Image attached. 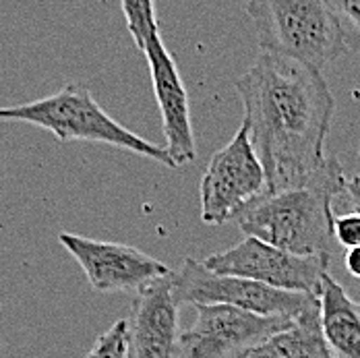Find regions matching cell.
<instances>
[{"label": "cell", "instance_id": "14", "mask_svg": "<svg viewBox=\"0 0 360 358\" xmlns=\"http://www.w3.org/2000/svg\"><path fill=\"white\" fill-rule=\"evenodd\" d=\"M85 358H131L129 350V321L118 319L104 331Z\"/></svg>", "mask_w": 360, "mask_h": 358}, {"label": "cell", "instance_id": "17", "mask_svg": "<svg viewBox=\"0 0 360 358\" xmlns=\"http://www.w3.org/2000/svg\"><path fill=\"white\" fill-rule=\"evenodd\" d=\"M348 197H350V205L354 210V214H360V174H356L354 179L348 180L346 184Z\"/></svg>", "mask_w": 360, "mask_h": 358}, {"label": "cell", "instance_id": "4", "mask_svg": "<svg viewBox=\"0 0 360 358\" xmlns=\"http://www.w3.org/2000/svg\"><path fill=\"white\" fill-rule=\"evenodd\" d=\"M0 120L39 127L52 133L60 143H106L174 168L166 147L151 143L116 122L83 83H67L60 91L30 104L0 108Z\"/></svg>", "mask_w": 360, "mask_h": 358}, {"label": "cell", "instance_id": "19", "mask_svg": "<svg viewBox=\"0 0 360 358\" xmlns=\"http://www.w3.org/2000/svg\"><path fill=\"white\" fill-rule=\"evenodd\" d=\"M359 162H360V149H359Z\"/></svg>", "mask_w": 360, "mask_h": 358}, {"label": "cell", "instance_id": "5", "mask_svg": "<svg viewBox=\"0 0 360 358\" xmlns=\"http://www.w3.org/2000/svg\"><path fill=\"white\" fill-rule=\"evenodd\" d=\"M122 13L127 19L129 34L133 36L149 65L153 94L162 112V127L166 137L164 147L174 168L195 162L197 143L191 122L188 94L184 89L179 67L160 36L155 6L149 0H124Z\"/></svg>", "mask_w": 360, "mask_h": 358}, {"label": "cell", "instance_id": "10", "mask_svg": "<svg viewBox=\"0 0 360 358\" xmlns=\"http://www.w3.org/2000/svg\"><path fill=\"white\" fill-rule=\"evenodd\" d=\"M58 241L81 265L87 282L98 292H139L153 280L172 274L166 263L135 247L94 241L72 232H60Z\"/></svg>", "mask_w": 360, "mask_h": 358}, {"label": "cell", "instance_id": "1", "mask_svg": "<svg viewBox=\"0 0 360 358\" xmlns=\"http://www.w3.org/2000/svg\"><path fill=\"white\" fill-rule=\"evenodd\" d=\"M236 91L265 170L267 193L317 179L331 160L325 155V141L335 112L321 71L261 52L236 81Z\"/></svg>", "mask_w": 360, "mask_h": 358}, {"label": "cell", "instance_id": "16", "mask_svg": "<svg viewBox=\"0 0 360 358\" xmlns=\"http://www.w3.org/2000/svg\"><path fill=\"white\" fill-rule=\"evenodd\" d=\"M331 6L360 30V0H331Z\"/></svg>", "mask_w": 360, "mask_h": 358}, {"label": "cell", "instance_id": "6", "mask_svg": "<svg viewBox=\"0 0 360 358\" xmlns=\"http://www.w3.org/2000/svg\"><path fill=\"white\" fill-rule=\"evenodd\" d=\"M172 286L180 305H224L261 317L282 319L300 317L319 300L313 294L282 292L245 278L219 276L191 257L180 263L179 269H172Z\"/></svg>", "mask_w": 360, "mask_h": 358}, {"label": "cell", "instance_id": "3", "mask_svg": "<svg viewBox=\"0 0 360 358\" xmlns=\"http://www.w3.org/2000/svg\"><path fill=\"white\" fill-rule=\"evenodd\" d=\"M245 11L255 23L261 52H271L315 71L338 60L348 34L331 2L252 0Z\"/></svg>", "mask_w": 360, "mask_h": 358}, {"label": "cell", "instance_id": "11", "mask_svg": "<svg viewBox=\"0 0 360 358\" xmlns=\"http://www.w3.org/2000/svg\"><path fill=\"white\" fill-rule=\"evenodd\" d=\"M180 302L172 274L141 288L131 305L129 350L131 358H174L179 346Z\"/></svg>", "mask_w": 360, "mask_h": 358}, {"label": "cell", "instance_id": "8", "mask_svg": "<svg viewBox=\"0 0 360 358\" xmlns=\"http://www.w3.org/2000/svg\"><path fill=\"white\" fill-rule=\"evenodd\" d=\"M203 263L219 276L245 278L282 292L319 296L329 259L292 255L247 236L228 251L210 255Z\"/></svg>", "mask_w": 360, "mask_h": 358}, {"label": "cell", "instance_id": "13", "mask_svg": "<svg viewBox=\"0 0 360 358\" xmlns=\"http://www.w3.org/2000/svg\"><path fill=\"white\" fill-rule=\"evenodd\" d=\"M245 358H335L321 329V305H313L288 327L269 335Z\"/></svg>", "mask_w": 360, "mask_h": 358}, {"label": "cell", "instance_id": "12", "mask_svg": "<svg viewBox=\"0 0 360 358\" xmlns=\"http://www.w3.org/2000/svg\"><path fill=\"white\" fill-rule=\"evenodd\" d=\"M321 329L335 358H360V300L352 298L329 274L323 276Z\"/></svg>", "mask_w": 360, "mask_h": 358}, {"label": "cell", "instance_id": "9", "mask_svg": "<svg viewBox=\"0 0 360 358\" xmlns=\"http://www.w3.org/2000/svg\"><path fill=\"white\" fill-rule=\"evenodd\" d=\"M195 309L197 319L180 333L174 358H245L292 321L224 305H195Z\"/></svg>", "mask_w": 360, "mask_h": 358}, {"label": "cell", "instance_id": "18", "mask_svg": "<svg viewBox=\"0 0 360 358\" xmlns=\"http://www.w3.org/2000/svg\"><path fill=\"white\" fill-rule=\"evenodd\" d=\"M346 269H348L354 278H360V247L350 249V251L346 252Z\"/></svg>", "mask_w": 360, "mask_h": 358}, {"label": "cell", "instance_id": "2", "mask_svg": "<svg viewBox=\"0 0 360 358\" xmlns=\"http://www.w3.org/2000/svg\"><path fill=\"white\" fill-rule=\"evenodd\" d=\"M346 184L342 164L331 158L317 179L261 197L238 217V226L247 236L292 255L331 259L338 243L331 203Z\"/></svg>", "mask_w": 360, "mask_h": 358}, {"label": "cell", "instance_id": "7", "mask_svg": "<svg viewBox=\"0 0 360 358\" xmlns=\"http://www.w3.org/2000/svg\"><path fill=\"white\" fill-rule=\"evenodd\" d=\"M201 219L212 226L238 219L267 195L263 164L251 141L249 124L243 120L232 141L210 160L201 179Z\"/></svg>", "mask_w": 360, "mask_h": 358}, {"label": "cell", "instance_id": "15", "mask_svg": "<svg viewBox=\"0 0 360 358\" xmlns=\"http://www.w3.org/2000/svg\"><path fill=\"white\" fill-rule=\"evenodd\" d=\"M335 241L350 249L360 247V214H346L335 217Z\"/></svg>", "mask_w": 360, "mask_h": 358}]
</instances>
